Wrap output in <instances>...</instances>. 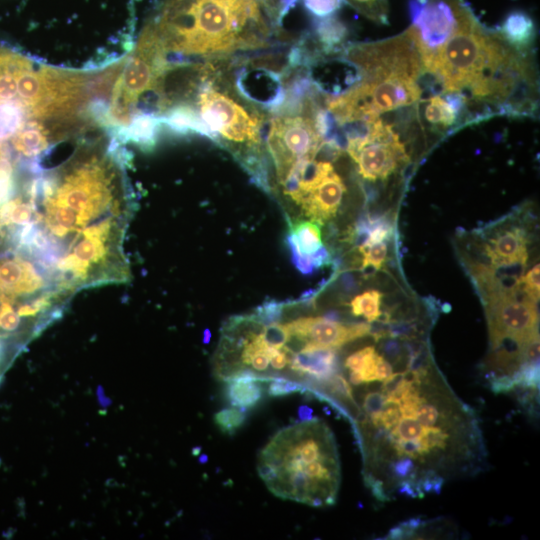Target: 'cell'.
Returning <instances> with one entry per match:
<instances>
[{"label":"cell","mask_w":540,"mask_h":540,"mask_svg":"<svg viewBox=\"0 0 540 540\" xmlns=\"http://www.w3.org/2000/svg\"><path fill=\"white\" fill-rule=\"evenodd\" d=\"M352 371L350 397L335 409L352 423L364 482L378 501L438 495L486 468L480 418L437 368L425 340L407 339L395 354L376 348Z\"/></svg>","instance_id":"6da1fadb"},{"label":"cell","mask_w":540,"mask_h":540,"mask_svg":"<svg viewBox=\"0 0 540 540\" xmlns=\"http://www.w3.org/2000/svg\"><path fill=\"white\" fill-rule=\"evenodd\" d=\"M34 218L22 248L74 295L129 281L124 237L132 197L120 162L84 154L32 183Z\"/></svg>","instance_id":"7a4b0ae2"},{"label":"cell","mask_w":540,"mask_h":540,"mask_svg":"<svg viewBox=\"0 0 540 540\" xmlns=\"http://www.w3.org/2000/svg\"><path fill=\"white\" fill-rule=\"evenodd\" d=\"M428 73L438 79L443 93L466 91L474 100L511 112L510 99L530 80L531 69L521 51L483 29L467 10Z\"/></svg>","instance_id":"3957f363"},{"label":"cell","mask_w":540,"mask_h":540,"mask_svg":"<svg viewBox=\"0 0 540 540\" xmlns=\"http://www.w3.org/2000/svg\"><path fill=\"white\" fill-rule=\"evenodd\" d=\"M150 30L162 51L197 55L258 48L267 34L256 0H168Z\"/></svg>","instance_id":"277c9868"},{"label":"cell","mask_w":540,"mask_h":540,"mask_svg":"<svg viewBox=\"0 0 540 540\" xmlns=\"http://www.w3.org/2000/svg\"><path fill=\"white\" fill-rule=\"evenodd\" d=\"M71 298L31 257L0 254V343L18 356L61 317Z\"/></svg>","instance_id":"5b68a950"},{"label":"cell","mask_w":540,"mask_h":540,"mask_svg":"<svg viewBox=\"0 0 540 540\" xmlns=\"http://www.w3.org/2000/svg\"><path fill=\"white\" fill-rule=\"evenodd\" d=\"M412 26L408 29L428 72L442 47L457 30L465 6L458 0H409Z\"/></svg>","instance_id":"8992f818"},{"label":"cell","mask_w":540,"mask_h":540,"mask_svg":"<svg viewBox=\"0 0 540 540\" xmlns=\"http://www.w3.org/2000/svg\"><path fill=\"white\" fill-rule=\"evenodd\" d=\"M318 109L308 114L282 115L271 120L268 148L281 183L293 164L303 159H315L324 140L316 125Z\"/></svg>","instance_id":"52a82bcc"},{"label":"cell","mask_w":540,"mask_h":540,"mask_svg":"<svg viewBox=\"0 0 540 540\" xmlns=\"http://www.w3.org/2000/svg\"><path fill=\"white\" fill-rule=\"evenodd\" d=\"M199 116L212 139L221 136L234 144H245L255 150L260 143V119L211 84L204 85L199 94Z\"/></svg>","instance_id":"ba28073f"},{"label":"cell","mask_w":540,"mask_h":540,"mask_svg":"<svg viewBox=\"0 0 540 540\" xmlns=\"http://www.w3.org/2000/svg\"><path fill=\"white\" fill-rule=\"evenodd\" d=\"M291 336L305 343L340 348L369 335L370 323L343 322L326 316L301 317L285 323Z\"/></svg>","instance_id":"9c48e42d"},{"label":"cell","mask_w":540,"mask_h":540,"mask_svg":"<svg viewBox=\"0 0 540 540\" xmlns=\"http://www.w3.org/2000/svg\"><path fill=\"white\" fill-rule=\"evenodd\" d=\"M408 158L397 133L386 139L366 143L352 156L361 177L369 181L388 178L401 165L407 163Z\"/></svg>","instance_id":"30bf717a"},{"label":"cell","mask_w":540,"mask_h":540,"mask_svg":"<svg viewBox=\"0 0 540 540\" xmlns=\"http://www.w3.org/2000/svg\"><path fill=\"white\" fill-rule=\"evenodd\" d=\"M286 241L295 267L303 274H311L330 261V254L322 242L320 224L313 220L290 223Z\"/></svg>","instance_id":"8fae6325"},{"label":"cell","mask_w":540,"mask_h":540,"mask_svg":"<svg viewBox=\"0 0 540 540\" xmlns=\"http://www.w3.org/2000/svg\"><path fill=\"white\" fill-rule=\"evenodd\" d=\"M338 348L307 342L289 360L291 370L298 376H305V382H320L328 379L341 369Z\"/></svg>","instance_id":"7c38bea8"},{"label":"cell","mask_w":540,"mask_h":540,"mask_svg":"<svg viewBox=\"0 0 540 540\" xmlns=\"http://www.w3.org/2000/svg\"><path fill=\"white\" fill-rule=\"evenodd\" d=\"M527 245L526 231L518 226H510L497 230L487 238L482 249L492 265H526Z\"/></svg>","instance_id":"4fadbf2b"},{"label":"cell","mask_w":540,"mask_h":540,"mask_svg":"<svg viewBox=\"0 0 540 540\" xmlns=\"http://www.w3.org/2000/svg\"><path fill=\"white\" fill-rule=\"evenodd\" d=\"M345 190L341 177L333 171L302 200L304 215L320 225L329 221L336 215Z\"/></svg>","instance_id":"5bb4252c"},{"label":"cell","mask_w":540,"mask_h":540,"mask_svg":"<svg viewBox=\"0 0 540 540\" xmlns=\"http://www.w3.org/2000/svg\"><path fill=\"white\" fill-rule=\"evenodd\" d=\"M9 140L18 158L21 157L24 160L38 159L49 146L47 131L37 121L24 123Z\"/></svg>","instance_id":"9a60e30c"},{"label":"cell","mask_w":540,"mask_h":540,"mask_svg":"<svg viewBox=\"0 0 540 540\" xmlns=\"http://www.w3.org/2000/svg\"><path fill=\"white\" fill-rule=\"evenodd\" d=\"M500 36L507 44L523 52L535 39V23L526 12L513 11L505 17Z\"/></svg>","instance_id":"2e32d148"},{"label":"cell","mask_w":540,"mask_h":540,"mask_svg":"<svg viewBox=\"0 0 540 540\" xmlns=\"http://www.w3.org/2000/svg\"><path fill=\"white\" fill-rule=\"evenodd\" d=\"M160 119L150 114L133 116L131 122L117 131L122 141H131L143 148H151L155 144Z\"/></svg>","instance_id":"e0dca14e"},{"label":"cell","mask_w":540,"mask_h":540,"mask_svg":"<svg viewBox=\"0 0 540 540\" xmlns=\"http://www.w3.org/2000/svg\"><path fill=\"white\" fill-rule=\"evenodd\" d=\"M159 119L161 124L167 125L175 132H196L211 138L209 130L198 113L189 106L180 105L172 108Z\"/></svg>","instance_id":"ac0fdd59"},{"label":"cell","mask_w":540,"mask_h":540,"mask_svg":"<svg viewBox=\"0 0 540 540\" xmlns=\"http://www.w3.org/2000/svg\"><path fill=\"white\" fill-rule=\"evenodd\" d=\"M224 395L232 406L246 411L261 401L263 387L259 381H231L227 382Z\"/></svg>","instance_id":"d6986e66"},{"label":"cell","mask_w":540,"mask_h":540,"mask_svg":"<svg viewBox=\"0 0 540 540\" xmlns=\"http://www.w3.org/2000/svg\"><path fill=\"white\" fill-rule=\"evenodd\" d=\"M383 294L378 290H367L355 296L349 303L351 314L372 323L381 318Z\"/></svg>","instance_id":"ffe728a7"},{"label":"cell","mask_w":540,"mask_h":540,"mask_svg":"<svg viewBox=\"0 0 540 540\" xmlns=\"http://www.w3.org/2000/svg\"><path fill=\"white\" fill-rule=\"evenodd\" d=\"M27 115L16 100L0 103V142L9 140L25 123Z\"/></svg>","instance_id":"44dd1931"},{"label":"cell","mask_w":540,"mask_h":540,"mask_svg":"<svg viewBox=\"0 0 540 540\" xmlns=\"http://www.w3.org/2000/svg\"><path fill=\"white\" fill-rule=\"evenodd\" d=\"M316 33L325 49L331 50L342 43L347 34L345 25L333 16L320 18L316 24Z\"/></svg>","instance_id":"7402d4cb"},{"label":"cell","mask_w":540,"mask_h":540,"mask_svg":"<svg viewBox=\"0 0 540 540\" xmlns=\"http://www.w3.org/2000/svg\"><path fill=\"white\" fill-rule=\"evenodd\" d=\"M245 410L231 407L224 408L214 414V422L218 428L228 435H233L245 422Z\"/></svg>","instance_id":"603a6c76"},{"label":"cell","mask_w":540,"mask_h":540,"mask_svg":"<svg viewBox=\"0 0 540 540\" xmlns=\"http://www.w3.org/2000/svg\"><path fill=\"white\" fill-rule=\"evenodd\" d=\"M356 10L366 17L381 23L388 20L387 0H346Z\"/></svg>","instance_id":"cb8c5ba5"},{"label":"cell","mask_w":540,"mask_h":540,"mask_svg":"<svg viewBox=\"0 0 540 540\" xmlns=\"http://www.w3.org/2000/svg\"><path fill=\"white\" fill-rule=\"evenodd\" d=\"M359 251L363 254L362 269L372 267L375 270H380L387 259L388 247L387 243L383 241L360 247Z\"/></svg>","instance_id":"d4e9b609"},{"label":"cell","mask_w":540,"mask_h":540,"mask_svg":"<svg viewBox=\"0 0 540 540\" xmlns=\"http://www.w3.org/2000/svg\"><path fill=\"white\" fill-rule=\"evenodd\" d=\"M261 337L268 346L280 349L287 343L290 333L285 324L277 322L265 325Z\"/></svg>","instance_id":"484cf974"},{"label":"cell","mask_w":540,"mask_h":540,"mask_svg":"<svg viewBox=\"0 0 540 540\" xmlns=\"http://www.w3.org/2000/svg\"><path fill=\"white\" fill-rule=\"evenodd\" d=\"M269 382L267 392L268 395L272 397H282L306 390V387L302 383L289 380L279 375H275Z\"/></svg>","instance_id":"4316f807"},{"label":"cell","mask_w":540,"mask_h":540,"mask_svg":"<svg viewBox=\"0 0 540 540\" xmlns=\"http://www.w3.org/2000/svg\"><path fill=\"white\" fill-rule=\"evenodd\" d=\"M286 61L282 54L270 53L254 57L250 64L254 68L268 70L270 73H279L286 69Z\"/></svg>","instance_id":"83f0119b"},{"label":"cell","mask_w":540,"mask_h":540,"mask_svg":"<svg viewBox=\"0 0 540 540\" xmlns=\"http://www.w3.org/2000/svg\"><path fill=\"white\" fill-rule=\"evenodd\" d=\"M344 0H302L305 8L314 16L325 18L332 16Z\"/></svg>","instance_id":"f1b7e54d"},{"label":"cell","mask_w":540,"mask_h":540,"mask_svg":"<svg viewBox=\"0 0 540 540\" xmlns=\"http://www.w3.org/2000/svg\"><path fill=\"white\" fill-rule=\"evenodd\" d=\"M539 273L540 265H534L521 279L522 291L535 301H539Z\"/></svg>","instance_id":"f546056e"},{"label":"cell","mask_w":540,"mask_h":540,"mask_svg":"<svg viewBox=\"0 0 540 540\" xmlns=\"http://www.w3.org/2000/svg\"><path fill=\"white\" fill-rule=\"evenodd\" d=\"M313 411L307 405H302L298 409V416L301 421H308L313 418Z\"/></svg>","instance_id":"4dcf8cb0"},{"label":"cell","mask_w":540,"mask_h":540,"mask_svg":"<svg viewBox=\"0 0 540 540\" xmlns=\"http://www.w3.org/2000/svg\"><path fill=\"white\" fill-rule=\"evenodd\" d=\"M207 460H208V458H207L206 455H201V457L199 458V461H200L201 463H205V462H207Z\"/></svg>","instance_id":"1f68e13d"},{"label":"cell","mask_w":540,"mask_h":540,"mask_svg":"<svg viewBox=\"0 0 540 540\" xmlns=\"http://www.w3.org/2000/svg\"><path fill=\"white\" fill-rule=\"evenodd\" d=\"M5 372H6V370L2 366H0V381H1V379H2Z\"/></svg>","instance_id":"d6a6232c"}]
</instances>
